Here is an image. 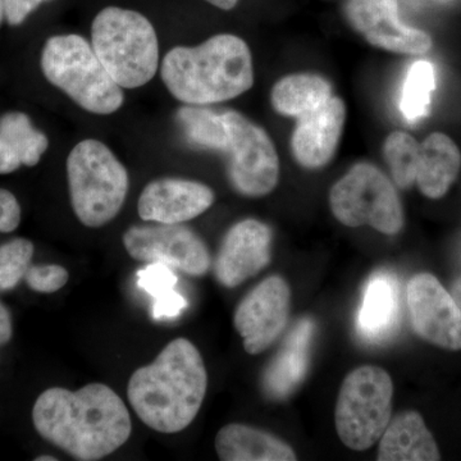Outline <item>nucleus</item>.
I'll return each instance as SVG.
<instances>
[{
    "label": "nucleus",
    "mask_w": 461,
    "mask_h": 461,
    "mask_svg": "<svg viewBox=\"0 0 461 461\" xmlns=\"http://www.w3.org/2000/svg\"><path fill=\"white\" fill-rule=\"evenodd\" d=\"M36 432L76 460L96 461L129 441L131 417L122 399L103 384L77 391L51 387L32 409Z\"/></svg>",
    "instance_id": "f257e3e1"
},
{
    "label": "nucleus",
    "mask_w": 461,
    "mask_h": 461,
    "mask_svg": "<svg viewBox=\"0 0 461 461\" xmlns=\"http://www.w3.org/2000/svg\"><path fill=\"white\" fill-rule=\"evenodd\" d=\"M208 387L204 360L196 346L176 339L149 366L132 373L127 397L142 423L165 435L193 423Z\"/></svg>",
    "instance_id": "f03ea898"
},
{
    "label": "nucleus",
    "mask_w": 461,
    "mask_h": 461,
    "mask_svg": "<svg viewBox=\"0 0 461 461\" xmlns=\"http://www.w3.org/2000/svg\"><path fill=\"white\" fill-rule=\"evenodd\" d=\"M160 76L178 102L215 104L253 87V57L241 38L220 33L198 47L173 48L163 58Z\"/></svg>",
    "instance_id": "7ed1b4c3"
},
{
    "label": "nucleus",
    "mask_w": 461,
    "mask_h": 461,
    "mask_svg": "<svg viewBox=\"0 0 461 461\" xmlns=\"http://www.w3.org/2000/svg\"><path fill=\"white\" fill-rule=\"evenodd\" d=\"M91 47L122 89H138L156 76L159 42L156 29L136 11L108 7L91 25Z\"/></svg>",
    "instance_id": "20e7f679"
},
{
    "label": "nucleus",
    "mask_w": 461,
    "mask_h": 461,
    "mask_svg": "<svg viewBox=\"0 0 461 461\" xmlns=\"http://www.w3.org/2000/svg\"><path fill=\"white\" fill-rule=\"evenodd\" d=\"M41 69L51 85L90 113L108 115L123 105L122 87L83 36L68 33L48 39L41 53Z\"/></svg>",
    "instance_id": "39448f33"
},
{
    "label": "nucleus",
    "mask_w": 461,
    "mask_h": 461,
    "mask_svg": "<svg viewBox=\"0 0 461 461\" xmlns=\"http://www.w3.org/2000/svg\"><path fill=\"white\" fill-rule=\"evenodd\" d=\"M69 198L77 220L99 229L114 220L129 193V173L107 145L78 142L67 158Z\"/></svg>",
    "instance_id": "423d86ee"
},
{
    "label": "nucleus",
    "mask_w": 461,
    "mask_h": 461,
    "mask_svg": "<svg viewBox=\"0 0 461 461\" xmlns=\"http://www.w3.org/2000/svg\"><path fill=\"white\" fill-rule=\"evenodd\" d=\"M393 384L384 368L363 366L348 373L336 402L339 439L355 451L377 444L391 420Z\"/></svg>",
    "instance_id": "0eeeda50"
},
{
    "label": "nucleus",
    "mask_w": 461,
    "mask_h": 461,
    "mask_svg": "<svg viewBox=\"0 0 461 461\" xmlns=\"http://www.w3.org/2000/svg\"><path fill=\"white\" fill-rule=\"evenodd\" d=\"M330 204L336 220L348 227L371 226L388 236L397 235L403 227L395 187L369 163L355 165L333 185Z\"/></svg>",
    "instance_id": "6e6552de"
},
{
    "label": "nucleus",
    "mask_w": 461,
    "mask_h": 461,
    "mask_svg": "<svg viewBox=\"0 0 461 461\" xmlns=\"http://www.w3.org/2000/svg\"><path fill=\"white\" fill-rule=\"evenodd\" d=\"M229 131V176L241 195L260 198L276 189L280 159L275 144L262 127L235 111L222 113Z\"/></svg>",
    "instance_id": "1a4fd4ad"
},
{
    "label": "nucleus",
    "mask_w": 461,
    "mask_h": 461,
    "mask_svg": "<svg viewBox=\"0 0 461 461\" xmlns=\"http://www.w3.org/2000/svg\"><path fill=\"white\" fill-rule=\"evenodd\" d=\"M123 245L139 262L163 263L186 275L204 276L212 258L205 242L195 230L178 224H145L124 232Z\"/></svg>",
    "instance_id": "9d476101"
},
{
    "label": "nucleus",
    "mask_w": 461,
    "mask_h": 461,
    "mask_svg": "<svg viewBox=\"0 0 461 461\" xmlns=\"http://www.w3.org/2000/svg\"><path fill=\"white\" fill-rule=\"evenodd\" d=\"M412 330L445 350H461V311L454 297L430 273H420L408 284Z\"/></svg>",
    "instance_id": "9b49d317"
},
{
    "label": "nucleus",
    "mask_w": 461,
    "mask_h": 461,
    "mask_svg": "<svg viewBox=\"0 0 461 461\" xmlns=\"http://www.w3.org/2000/svg\"><path fill=\"white\" fill-rule=\"evenodd\" d=\"M290 296L287 282L280 276H271L240 303L233 326L244 339L248 354L263 353L286 329Z\"/></svg>",
    "instance_id": "f8f14e48"
},
{
    "label": "nucleus",
    "mask_w": 461,
    "mask_h": 461,
    "mask_svg": "<svg viewBox=\"0 0 461 461\" xmlns=\"http://www.w3.org/2000/svg\"><path fill=\"white\" fill-rule=\"evenodd\" d=\"M344 14L355 32L373 47L411 56L432 50L429 33L402 23L397 0H348Z\"/></svg>",
    "instance_id": "ddd939ff"
},
{
    "label": "nucleus",
    "mask_w": 461,
    "mask_h": 461,
    "mask_svg": "<svg viewBox=\"0 0 461 461\" xmlns=\"http://www.w3.org/2000/svg\"><path fill=\"white\" fill-rule=\"evenodd\" d=\"M272 230L257 220L230 227L215 259V276L224 287L244 284L266 268L271 260Z\"/></svg>",
    "instance_id": "4468645a"
},
{
    "label": "nucleus",
    "mask_w": 461,
    "mask_h": 461,
    "mask_svg": "<svg viewBox=\"0 0 461 461\" xmlns=\"http://www.w3.org/2000/svg\"><path fill=\"white\" fill-rule=\"evenodd\" d=\"M214 193L200 182L160 178L142 190L139 215L147 222L178 224L199 217L213 205Z\"/></svg>",
    "instance_id": "2eb2a0df"
},
{
    "label": "nucleus",
    "mask_w": 461,
    "mask_h": 461,
    "mask_svg": "<svg viewBox=\"0 0 461 461\" xmlns=\"http://www.w3.org/2000/svg\"><path fill=\"white\" fill-rule=\"evenodd\" d=\"M297 120L291 140L294 157L304 168H321L335 156L344 131V100L330 96L321 107Z\"/></svg>",
    "instance_id": "dca6fc26"
},
{
    "label": "nucleus",
    "mask_w": 461,
    "mask_h": 461,
    "mask_svg": "<svg viewBox=\"0 0 461 461\" xmlns=\"http://www.w3.org/2000/svg\"><path fill=\"white\" fill-rule=\"evenodd\" d=\"M400 321L399 285L395 276L379 272L372 276L364 291L357 327L369 342H381L396 332Z\"/></svg>",
    "instance_id": "f3484780"
},
{
    "label": "nucleus",
    "mask_w": 461,
    "mask_h": 461,
    "mask_svg": "<svg viewBox=\"0 0 461 461\" xmlns=\"http://www.w3.org/2000/svg\"><path fill=\"white\" fill-rule=\"evenodd\" d=\"M378 461L441 460L438 446L420 412H400L379 439Z\"/></svg>",
    "instance_id": "a211bd4d"
},
{
    "label": "nucleus",
    "mask_w": 461,
    "mask_h": 461,
    "mask_svg": "<svg viewBox=\"0 0 461 461\" xmlns=\"http://www.w3.org/2000/svg\"><path fill=\"white\" fill-rule=\"evenodd\" d=\"M215 451L223 461H295V451L278 437L245 424H229L215 436Z\"/></svg>",
    "instance_id": "6ab92c4d"
},
{
    "label": "nucleus",
    "mask_w": 461,
    "mask_h": 461,
    "mask_svg": "<svg viewBox=\"0 0 461 461\" xmlns=\"http://www.w3.org/2000/svg\"><path fill=\"white\" fill-rule=\"evenodd\" d=\"M460 167L457 145L445 133H432L420 145L415 184L427 198H442L456 180Z\"/></svg>",
    "instance_id": "aec40b11"
},
{
    "label": "nucleus",
    "mask_w": 461,
    "mask_h": 461,
    "mask_svg": "<svg viewBox=\"0 0 461 461\" xmlns=\"http://www.w3.org/2000/svg\"><path fill=\"white\" fill-rule=\"evenodd\" d=\"M313 329L312 321H302L285 341L280 354L264 375V388L269 396L280 399L288 395L304 378Z\"/></svg>",
    "instance_id": "412c9836"
},
{
    "label": "nucleus",
    "mask_w": 461,
    "mask_h": 461,
    "mask_svg": "<svg viewBox=\"0 0 461 461\" xmlns=\"http://www.w3.org/2000/svg\"><path fill=\"white\" fill-rule=\"evenodd\" d=\"M332 96L326 78L312 74L290 75L273 86L271 100L277 113L300 118L321 107Z\"/></svg>",
    "instance_id": "4be33fe9"
},
{
    "label": "nucleus",
    "mask_w": 461,
    "mask_h": 461,
    "mask_svg": "<svg viewBox=\"0 0 461 461\" xmlns=\"http://www.w3.org/2000/svg\"><path fill=\"white\" fill-rule=\"evenodd\" d=\"M177 121L187 140L194 147L226 151L229 131L222 114L200 105L187 104L178 109Z\"/></svg>",
    "instance_id": "5701e85b"
},
{
    "label": "nucleus",
    "mask_w": 461,
    "mask_h": 461,
    "mask_svg": "<svg viewBox=\"0 0 461 461\" xmlns=\"http://www.w3.org/2000/svg\"><path fill=\"white\" fill-rule=\"evenodd\" d=\"M0 140L7 142L27 167L38 165L50 147L47 136L33 129L30 118L18 112L0 118Z\"/></svg>",
    "instance_id": "b1692460"
},
{
    "label": "nucleus",
    "mask_w": 461,
    "mask_h": 461,
    "mask_svg": "<svg viewBox=\"0 0 461 461\" xmlns=\"http://www.w3.org/2000/svg\"><path fill=\"white\" fill-rule=\"evenodd\" d=\"M436 74L432 63L417 60L406 75L400 99V111L408 122L415 123L429 113Z\"/></svg>",
    "instance_id": "393cba45"
},
{
    "label": "nucleus",
    "mask_w": 461,
    "mask_h": 461,
    "mask_svg": "<svg viewBox=\"0 0 461 461\" xmlns=\"http://www.w3.org/2000/svg\"><path fill=\"white\" fill-rule=\"evenodd\" d=\"M420 145L409 133H390L384 141V159L397 186L408 189L415 184Z\"/></svg>",
    "instance_id": "a878e982"
},
{
    "label": "nucleus",
    "mask_w": 461,
    "mask_h": 461,
    "mask_svg": "<svg viewBox=\"0 0 461 461\" xmlns=\"http://www.w3.org/2000/svg\"><path fill=\"white\" fill-rule=\"evenodd\" d=\"M32 256L30 240L14 239L0 247V291L12 290L25 278Z\"/></svg>",
    "instance_id": "bb28decb"
},
{
    "label": "nucleus",
    "mask_w": 461,
    "mask_h": 461,
    "mask_svg": "<svg viewBox=\"0 0 461 461\" xmlns=\"http://www.w3.org/2000/svg\"><path fill=\"white\" fill-rule=\"evenodd\" d=\"M69 273L58 264L30 266L25 275L27 286L41 294H53L66 286Z\"/></svg>",
    "instance_id": "cd10ccee"
},
{
    "label": "nucleus",
    "mask_w": 461,
    "mask_h": 461,
    "mask_svg": "<svg viewBox=\"0 0 461 461\" xmlns=\"http://www.w3.org/2000/svg\"><path fill=\"white\" fill-rule=\"evenodd\" d=\"M139 285L156 300L162 299L175 291L177 277L171 267L163 263H150L138 273Z\"/></svg>",
    "instance_id": "c85d7f7f"
},
{
    "label": "nucleus",
    "mask_w": 461,
    "mask_h": 461,
    "mask_svg": "<svg viewBox=\"0 0 461 461\" xmlns=\"http://www.w3.org/2000/svg\"><path fill=\"white\" fill-rule=\"evenodd\" d=\"M21 206L11 191L0 189V232H14L20 226Z\"/></svg>",
    "instance_id": "c756f323"
},
{
    "label": "nucleus",
    "mask_w": 461,
    "mask_h": 461,
    "mask_svg": "<svg viewBox=\"0 0 461 461\" xmlns=\"http://www.w3.org/2000/svg\"><path fill=\"white\" fill-rule=\"evenodd\" d=\"M44 2L47 0H5V16L9 25H21Z\"/></svg>",
    "instance_id": "7c9ffc66"
},
{
    "label": "nucleus",
    "mask_w": 461,
    "mask_h": 461,
    "mask_svg": "<svg viewBox=\"0 0 461 461\" xmlns=\"http://www.w3.org/2000/svg\"><path fill=\"white\" fill-rule=\"evenodd\" d=\"M187 303L181 296L177 291H173L172 294L162 297V299L156 300L153 306V315L156 320L159 321L162 318H173L181 313L186 308Z\"/></svg>",
    "instance_id": "2f4dec72"
},
{
    "label": "nucleus",
    "mask_w": 461,
    "mask_h": 461,
    "mask_svg": "<svg viewBox=\"0 0 461 461\" xmlns=\"http://www.w3.org/2000/svg\"><path fill=\"white\" fill-rule=\"evenodd\" d=\"M21 166H23V163H21L16 151L9 147L7 142L0 140V175H7V173L17 171Z\"/></svg>",
    "instance_id": "473e14b6"
},
{
    "label": "nucleus",
    "mask_w": 461,
    "mask_h": 461,
    "mask_svg": "<svg viewBox=\"0 0 461 461\" xmlns=\"http://www.w3.org/2000/svg\"><path fill=\"white\" fill-rule=\"evenodd\" d=\"M14 335L11 313L5 305L0 303V346L8 344Z\"/></svg>",
    "instance_id": "72a5a7b5"
},
{
    "label": "nucleus",
    "mask_w": 461,
    "mask_h": 461,
    "mask_svg": "<svg viewBox=\"0 0 461 461\" xmlns=\"http://www.w3.org/2000/svg\"><path fill=\"white\" fill-rule=\"evenodd\" d=\"M206 2L223 11H230L238 5L239 0H206Z\"/></svg>",
    "instance_id": "f704fd0d"
},
{
    "label": "nucleus",
    "mask_w": 461,
    "mask_h": 461,
    "mask_svg": "<svg viewBox=\"0 0 461 461\" xmlns=\"http://www.w3.org/2000/svg\"><path fill=\"white\" fill-rule=\"evenodd\" d=\"M451 296L454 297L455 303L459 306L461 311V277L457 278L451 286Z\"/></svg>",
    "instance_id": "c9c22d12"
},
{
    "label": "nucleus",
    "mask_w": 461,
    "mask_h": 461,
    "mask_svg": "<svg viewBox=\"0 0 461 461\" xmlns=\"http://www.w3.org/2000/svg\"><path fill=\"white\" fill-rule=\"evenodd\" d=\"M3 18H5V0H0V25H2Z\"/></svg>",
    "instance_id": "e433bc0d"
},
{
    "label": "nucleus",
    "mask_w": 461,
    "mask_h": 461,
    "mask_svg": "<svg viewBox=\"0 0 461 461\" xmlns=\"http://www.w3.org/2000/svg\"><path fill=\"white\" fill-rule=\"evenodd\" d=\"M35 461H57V459L56 457L47 456V455H45V456L36 457Z\"/></svg>",
    "instance_id": "4c0bfd02"
}]
</instances>
